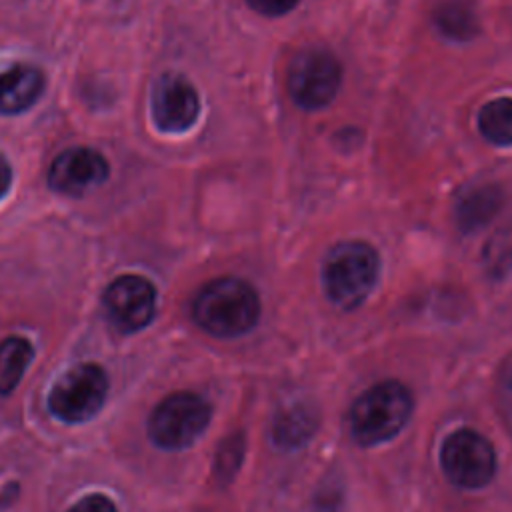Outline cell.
I'll list each match as a JSON object with an SVG mask.
<instances>
[{
	"label": "cell",
	"mask_w": 512,
	"mask_h": 512,
	"mask_svg": "<svg viewBox=\"0 0 512 512\" xmlns=\"http://www.w3.org/2000/svg\"><path fill=\"white\" fill-rule=\"evenodd\" d=\"M200 112L194 86L180 74H164L152 90V116L162 132L178 134L188 130Z\"/></svg>",
	"instance_id": "30bf717a"
},
{
	"label": "cell",
	"mask_w": 512,
	"mask_h": 512,
	"mask_svg": "<svg viewBox=\"0 0 512 512\" xmlns=\"http://www.w3.org/2000/svg\"><path fill=\"white\" fill-rule=\"evenodd\" d=\"M380 260L376 250L360 240H346L330 248L322 266L328 300L342 310L358 308L376 286Z\"/></svg>",
	"instance_id": "7a4b0ae2"
},
{
	"label": "cell",
	"mask_w": 512,
	"mask_h": 512,
	"mask_svg": "<svg viewBox=\"0 0 512 512\" xmlns=\"http://www.w3.org/2000/svg\"><path fill=\"white\" fill-rule=\"evenodd\" d=\"M192 318L212 336H242L250 332L260 318L258 292L242 278H216L198 290L192 302Z\"/></svg>",
	"instance_id": "6da1fadb"
},
{
	"label": "cell",
	"mask_w": 512,
	"mask_h": 512,
	"mask_svg": "<svg viewBox=\"0 0 512 512\" xmlns=\"http://www.w3.org/2000/svg\"><path fill=\"white\" fill-rule=\"evenodd\" d=\"M316 426L318 414L314 408L304 402H294L276 416L272 436L280 448L296 450L314 436Z\"/></svg>",
	"instance_id": "4fadbf2b"
},
{
	"label": "cell",
	"mask_w": 512,
	"mask_h": 512,
	"mask_svg": "<svg viewBox=\"0 0 512 512\" xmlns=\"http://www.w3.org/2000/svg\"><path fill=\"white\" fill-rule=\"evenodd\" d=\"M248 6L262 16H284L292 12L300 0H246Z\"/></svg>",
	"instance_id": "d6986e66"
},
{
	"label": "cell",
	"mask_w": 512,
	"mask_h": 512,
	"mask_svg": "<svg viewBox=\"0 0 512 512\" xmlns=\"http://www.w3.org/2000/svg\"><path fill=\"white\" fill-rule=\"evenodd\" d=\"M342 84V66L338 58L322 48L298 52L288 66V92L296 106L320 110L328 106Z\"/></svg>",
	"instance_id": "8992f818"
},
{
	"label": "cell",
	"mask_w": 512,
	"mask_h": 512,
	"mask_svg": "<svg viewBox=\"0 0 512 512\" xmlns=\"http://www.w3.org/2000/svg\"><path fill=\"white\" fill-rule=\"evenodd\" d=\"M502 190L494 184H480L464 190L456 200V224L468 234L486 226L502 208Z\"/></svg>",
	"instance_id": "7c38bea8"
},
{
	"label": "cell",
	"mask_w": 512,
	"mask_h": 512,
	"mask_svg": "<svg viewBox=\"0 0 512 512\" xmlns=\"http://www.w3.org/2000/svg\"><path fill=\"white\" fill-rule=\"evenodd\" d=\"M210 418L212 406L200 394L174 392L150 412L148 436L162 450H184L204 434Z\"/></svg>",
	"instance_id": "277c9868"
},
{
	"label": "cell",
	"mask_w": 512,
	"mask_h": 512,
	"mask_svg": "<svg viewBox=\"0 0 512 512\" xmlns=\"http://www.w3.org/2000/svg\"><path fill=\"white\" fill-rule=\"evenodd\" d=\"M510 388H512V376H510Z\"/></svg>",
	"instance_id": "44dd1931"
},
{
	"label": "cell",
	"mask_w": 512,
	"mask_h": 512,
	"mask_svg": "<svg viewBox=\"0 0 512 512\" xmlns=\"http://www.w3.org/2000/svg\"><path fill=\"white\" fill-rule=\"evenodd\" d=\"M482 136L496 146H512V98H496L478 114Z\"/></svg>",
	"instance_id": "2e32d148"
},
{
	"label": "cell",
	"mask_w": 512,
	"mask_h": 512,
	"mask_svg": "<svg viewBox=\"0 0 512 512\" xmlns=\"http://www.w3.org/2000/svg\"><path fill=\"white\" fill-rule=\"evenodd\" d=\"M34 358L32 344L22 336H8L0 342V394L16 390L28 364Z\"/></svg>",
	"instance_id": "9a60e30c"
},
{
	"label": "cell",
	"mask_w": 512,
	"mask_h": 512,
	"mask_svg": "<svg viewBox=\"0 0 512 512\" xmlns=\"http://www.w3.org/2000/svg\"><path fill=\"white\" fill-rule=\"evenodd\" d=\"M110 176L108 160L94 148L74 146L60 152L46 174L52 190L68 196H84L102 186Z\"/></svg>",
	"instance_id": "9c48e42d"
},
{
	"label": "cell",
	"mask_w": 512,
	"mask_h": 512,
	"mask_svg": "<svg viewBox=\"0 0 512 512\" xmlns=\"http://www.w3.org/2000/svg\"><path fill=\"white\" fill-rule=\"evenodd\" d=\"M438 32L450 40L466 42L478 34V16L470 0H444L434 8Z\"/></svg>",
	"instance_id": "5bb4252c"
},
{
	"label": "cell",
	"mask_w": 512,
	"mask_h": 512,
	"mask_svg": "<svg viewBox=\"0 0 512 512\" xmlns=\"http://www.w3.org/2000/svg\"><path fill=\"white\" fill-rule=\"evenodd\" d=\"M108 396V374L96 362H82L66 370L48 392V410L66 424L92 420Z\"/></svg>",
	"instance_id": "5b68a950"
},
{
	"label": "cell",
	"mask_w": 512,
	"mask_h": 512,
	"mask_svg": "<svg viewBox=\"0 0 512 512\" xmlns=\"http://www.w3.org/2000/svg\"><path fill=\"white\" fill-rule=\"evenodd\" d=\"M244 452H246V440L242 432L230 434L226 440H222L214 458V472L220 482H230L236 476V472L242 466Z\"/></svg>",
	"instance_id": "e0dca14e"
},
{
	"label": "cell",
	"mask_w": 512,
	"mask_h": 512,
	"mask_svg": "<svg viewBox=\"0 0 512 512\" xmlns=\"http://www.w3.org/2000/svg\"><path fill=\"white\" fill-rule=\"evenodd\" d=\"M46 86L38 66L28 62H0V114L14 116L32 108Z\"/></svg>",
	"instance_id": "8fae6325"
},
{
	"label": "cell",
	"mask_w": 512,
	"mask_h": 512,
	"mask_svg": "<svg viewBox=\"0 0 512 512\" xmlns=\"http://www.w3.org/2000/svg\"><path fill=\"white\" fill-rule=\"evenodd\" d=\"M412 394L398 380H384L364 390L350 410V430L358 444L376 446L392 440L410 420Z\"/></svg>",
	"instance_id": "3957f363"
},
{
	"label": "cell",
	"mask_w": 512,
	"mask_h": 512,
	"mask_svg": "<svg viewBox=\"0 0 512 512\" xmlns=\"http://www.w3.org/2000/svg\"><path fill=\"white\" fill-rule=\"evenodd\" d=\"M68 512H118V508L104 494H86L76 504H72Z\"/></svg>",
	"instance_id": "ac0fdd59"
},
{
	"label": "cell",
	"mask_w": 512,
	"mask_h": 512,
	"mask_svg": "<svg viewBox=\"0 0 512 512\" xmlns=\"http://www.w3.org/2000/svg\"><path fill=\"white\" fill-rule=\"evenodd\" d=\"M440 466L446 478L460 488H482L496 474V452L488 438L470 428H460L444 438Z\"/></svg>",
	"instance_id": "52a82bcc"
},
{
	"label": "cell",
	"mask_w": 512,
	"mask_h": 512,
	"mask_svg": "<svg viewBox=\"0 0 512 512\" xmlns=\"http://www.w3.org/2000/svg\"><path fill=\"white\" fill-rule=\"evenodd\" d=\"M10 186H12V166L8 158L0 152V200L8 194Z\"/></svg>",
	"instance_id": "ffe728a7"
},
{
	"label": "cell",
	"mask_w": 512,
	"mask_h": 512,
	"mask_svg": "<svg viewBox=\"0 0 512 512\" xmlns=\"http://www.w3.org/2000/svg\"><path fill=\"white\" fill-rule=\"evenodd\" d=\"M102 304L108 322L118 332L134 334L154 320L156 288L144 276L124 274L108 284Z\"/></svg>",
	"instance_id": "ba28073f"
}]
</instances>
